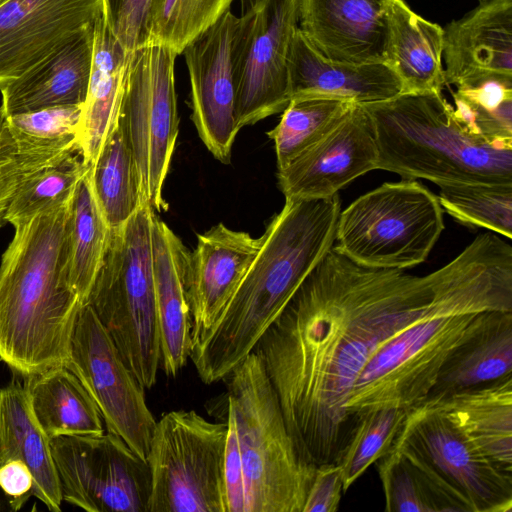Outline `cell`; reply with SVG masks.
Segmentation results:
<instances>
[{"label": "cell", "instance_id": "37", "mask_svg": "<svg viewBox=\"0 0 512 512\" xmlns=\"http://www.w3.org/2000/svg\"><path fill=\"white\" fill-rule=\"evenodd\" d=\"M83 105L56 106L6 116L23 150L68 156L79 148Z\"/></svg>", "mask_w": 512, "mask_h": 512}, {"label": "cell", "instance_id": "42", "mask_svg": "<svg viewBox=\"0 0 512 512\" xmlns=\"http://www.w3.org/2000/svg\"><path fill=\"white\" fill-rule=\"evenodd\" d=\"M343 492L339 465L336 462L318 465L302 512H336Z\"/></svg>", "mask_w": 512, "mask_h": 512}, {"label": "cell", "instance_id": "17", "mask_svg": "<svg viewBox=\"0 0 512 512\" xmlns=\"http://www.w3.org/2000/svg\"><path fill=\"white\" fill-rule=\"evenodd\" d=\"M104 0H0V88L93 26Z\"/></svg>", "mask_w": 512, "mask_h": 512}, {"label": "cell", "instance_id": "8", "mask_svg": "<svg viewBox=\"0 0 512 512\" xmlns=\"http://www.w3.org/2000/svg\"><path fill=\"white\" fill-rule=\"evenodd\" d=\"M443 212L420 182H387L340 211L333 247L362 266L405 270L429 256L445 228Z\"/></svg>", "mask_w": 512, "mask_h": 512}, {"label": "cell", "instance_id": "19", "mask_svg": "<svg viewBox=\"0 0 512 512\" xmlns=\"http://www.w3.org/2000/svg\"><path fill=\"white\" fill-rule=\"evenodd\" d=\"M390 0H297L298 27L322 55L350 63L384 62Z\"/></svg>", "mask_w": 512, "mask_h": 512}, {"label": "cell", "instance_id": "26", "mask_svg": "<svg viewBox=\"0 0 512 512\" xmlns=\"http://www.w3.org/2000/svg\"><path fill=\"white\" fill-rule=\"evenodd\" d=\"M444 29L415 13L404 0L387 6L383 61L399 77L402 93L442 92Z\"/></svg>", "mask_w": 512, "mask_h": 512}, {"label": "cell", "instance_id": "5", "mask_svg": "<svg viewBox=\"0 0 512 512\" xmlns=\"http://www.w3.org/2000/svg\"><path fill=\"white\" fill-rule=\"evenodd\" d=\"M222 380L237 437L244 512H302L317 466L300 455L260 353L254 349Z\"/></svg>", "mask_w": 512, "mask_h": 512}, {"label": "cell", "instance_id": "32", "mask_svg": "<svg viewBox=\"0 0 512 512\" xmlns=\"http://www.w3.org/2000/svg\"><path fill=\"white\" fill-rule=\"evenodd\" d=\"M407 414L408 410L400 407L382 406L356 415L350 437L336 460L344 492L392 449Z\"/></svg>", "mask_w": 512, "mask_h": 512}, {"label": "cell", "instance_id": "22", "mask_svg": "<svg viewBox=\"0 0 512 512\" xmlns=\"http://www.w3.org/2000/svg\"><path fill=\"white\" fill-rule=\"evenodd\" d=\"M151 237L160 368L167 376H176L186 365L192 347L187 297L191 252L156 213Z\"/></svg>", "mask_w": 512, "mask_h": 512}, {"label": "cell", "instance_id": "30", "mask_svg": "<svg viewBox=\"0 0 512 512\" xmlns=\"http://www.w3.org/2000/svg\"><path fill=\"white\" fill-rule=\"evenodd\" d=\"M90 179L109 229L122 226L145 204L134 153L119 110L90 166Z\"/></svg>", "mask_w": 512, "mask_h": 512}, {"label": "cell", "instance_id": "39", "mask_svg": "<svg viewBox=\"0 0 512 512\" xmlns=\"http://www.w3.org/2000/svg\"><path fill=\"white\" fill-rule=\"evenodd\" d=\"M65 158L23 150L0 107V229L7 224L5 216L8 207L24 182L40 169Z\"/></svg>", "mask_w": 512, "mask_h": 512}, {"label": "cell", "instance_id": "3", "mask_svg": "<svg viewBox=\"0 0 512 512\" xmlns=\"http://www.w3.org/2000/svg\"><path fill=\"white\" fill-rule=\"evenodd\" d=\"M70 201L15 226L1 257L0 360L24 379L67 366L85 305L63 275Z\"/></svg>", "mask_w": 512, "mask_h": 512}, {"label": "cell", "instance_id": "40", "mask_svg": "<svg viewBox=\"0 0 512 512\" xmlns=\"http://www.w3.org/2000/svg\"><path fill=\"white\" fill-rule=\"evenodd\" d=\"M451 94L455 116L469 133L491 142L512 145V101L488 111L453 91Z\"/></svg>", "mask_w": 512, "mask_h": 512}, {"label": "cell", "instance_id": "44", "mask_svg": "<svg viewBox=\"0 0 512 512\" xmlns=\"http://www.w3.org/2000/svg\"><path fill=\"white\" fill-rule=\"evenodd\" d=\"M33 476L21 460H10L0 465V490L13 511L20 510L33 496Z\"/></svg>", "mask_w": 512, "mask_h": 512}, {"label": "cell", "instance_id": "29", "mask_svg": "<svg viewBox=\"0 0 512 512\" xmlns=\"http://www.w3.org/2000/svg\"><path fill=\"white\" fill-rule=\"evenodd\" d=\"M34 415L49 439L104 433L101 414L79 379L67 367L25 378Z\"/></svg>", "mask_w": 512, "mask_h": 512}, {"label": "cell", "instance_id": "43", "mask_svg": "<svg viewBox=\"0 0 512 512\" xmlns=\"http://www.w3.org/2000/svg\"><path fill=\"white\" fill-rule=\"evenodd\" d=\"M455 93L480 108L495 111L512 101V78H485L470 85L457 87Z\"/></svg>", "mask_w": 512, "mask_h": 512}, {"label": "cell", "instance_id": "36", "mask_svg": "<svg viewBox=\"0 0 512 512\" xmlns=\"http://www.w3.org/2000/svg\"><path fill=\"white\" fill-rule=\"evenodd\" d=\"M234 0H151L147 43L165 45L178 55L230 10Z\"/></svg>", "mask_w": 512, "mask_h": 512}, {"label": "cell", "instance_id": "16", "mask_svg": "<svg viewBox=\"0 0 512 512\" xmlns=\"http://www.w3.org/2000/svg\"><path fill=\"white\" fill-rule=\"evenodd\" d=\"M373 121L362 104H353L318 140L278 168L285 199L332 197L356 178L377 169Z\"/></svg>", "mask_w": 512, "mask_h": 512}, {"label": "cell", "instance_id": "38", "mask_svg": "<svg viewBox=\"0 0 512 512\" xmlns=\"http://www.w3.org/2000/svg\"><path fill=\"white\" fill-rule=\"evenodd\" d=\"M376 463L386 512H438L429 490L399 451L392 448Z\"/></svg>", "mask_w": 512, "mask_h": 512}, {"label": "cell", "instance_id": "10", "mask_svg": "<svg viewBox=\"0 0 512 512\" xmlns=\"http://www.w3.org/2000/svg\"><path fill=\"white\" fill-rule=\"evenodd\" d=\"M228 422L194 410L156 421L146 462L151 490L147 512H227L225 450Z\"/></svg>", "mask_w": 512, "mask_h": 512}, {"label": "cell", "instance_id": "24", "mask_svg": "<svg viewBox=\"0 0 512 512\" xmlns=\"http://www.w3.org/2000/svg\"><path fill=\"white\" fill-rule=\"evenodd\" d=\"M420 405L445 414L484 457L512 472V375Z\"/></svg>", "mask_w": 512, "mask_h": 512}, {"label": "cell", "instance_id": "33", "mask_svg": "<svg viewBox=\"0 0 512 512\" xmlns=\"http://www.w3.org/2000/svg\"><path fill=\"white\" fill-rule=\"evenodd\" d=\"M443 211L459 223L512 237V183H462L440 186Z\"/></svg>", "mask_w": 512, "mask_h": 512}, {"label": "cell", "instance_id": "15", "mask_svg": "<svg viewBox=\"0 0 512 512\" xmlns=\"http://www.w3.org/2000/svg\"><path fill=\"white\" fill-rule=\"evenodd\" d=\"M239 17L230 10L183 50L191 86L192 120L211 154L229 164L239 132L233 50Z\"/></svg>", "mask_w": 512, "mask_h": 512}, {"label": "cell", "instance_id": "45", "mask_svg": "<svg viewBox=\"0 0 512 512\" xmlns=\"http://www.w3.org/2000/svg\"><path fill=\"white\" fill-rule=\"evenodd\" d=\"M3 496L4 495H3V493L0 490V511H3L5 509Z\"/></svg>", "mask_w": 512, "mask_h": 512}, {"label": "cell", "instance_id": "25", "mask_svg": "<svg viewBox=\"0 0 512 512\" xmlns=\"http://www.w3.org/2000/svg\"><path fill=\"white\" fill-rule=\"evenodd\" d=\"M21 460L33 476V496L48 510L61 511L59 477L49 437L38 423L28 390L17 377L0 388V465Z\"/></svg>", "mask_w": 512, "mask_h": 512}, {"label": "cell", "instance_id": "7", "mask_svg": "<svg viewBox=\"0 0 512 512\" xmlns=\"http://www.w3.org/2000/svg\"><path fill=\"white\" fill-rule=\"evenodd\" d=\"M392 448L419 475L438 512L512 511V472L484 457L439 410H409Z\"/></svg>", "mask_w": 512, "mask_h": 512}, {"label": "cell", "instance_id": "31", "mask_svg": "<svg viewBox=\"0 0 512 512\" xmlns=\"http://www.w3.org/2000/svg\"><path fill=\"white\" fill-rule=\"evenodd\" d=\"M90 166L70 201L63 266L65 282L84 304L101 266L110 231L92 190Z\"/></svg>", "mask_w": 512, "mask_h": 512}, {"label": "cell", "instance_id": "21", "mask_svg": "<svg viewBox=\"0 0 512 512\" xmlns=\"http://www.w3.org/2000/svg\"><path fill=\"white\" fill-rule=\"evenodd\" d=\"M290 100L331 98L354 104L384 101L402 93V83L384 62L350 63L322 55L296 29L288 59Z\"/></svg>", "mask_w": 512, "mask_h": 512}, {"label": "cell", "instance_id": "18", "mask_svg": "<svg viewBox=\"0 0 512 512\" xmlns=\"http://www.w3.org/2000/svg\"><path fill=\"white\" fill-rule=\"evenodd\" d=\"M262 236L219 223L199 234L190 253L187 297L192 344L218 321L256 257Z\"/></svg>", "mask_w": 512, "mask_h": 512}, {"label": "cell", "instance_id": "23", "mask_svg": "<svg viewBox=\"0 0 512 512\" xmlns=\"http://www.w3.org/2000/svg\"><path fill=\"white\" fill-rule=\"evenodd\" d=\"M93 50L94 25L0 88L5 115L84 105Z\"/></svg>", "mask_w": 512, "mask_h": 512}, {"label": "cell", "instance_id": "46", "mask_svg": "<svg viewBox=\"0 0 512 512\" xmlns=\"http://www.w3.org/2000/svg\"><path fill=\"white\" fill-rule=\"evenodd\" d=\"M480 3H485V2H489V1H492V0H478Z\"/></svg>", "mask_w": 512, "mask_h": 512}, {"label": "cell", "instance_id": "27", "mask_svg": "<svg viewBox=\"0 0 512 512\" xmlns=\"http://www.w3.org/2000/svg\"><path fill=\"white\" fill-rule=\"evenodd\" d=\"M508 375H512V310H488L481 324L449 354L424 401Z\"/></svg>", "mask_w": 512, "mask_h": 512}, {"label": "cell", "instance_id": "11", "mask_svg": "<svg viewBox=\"0 0 512 512\" xmlns=\"http://www.w3.org/2000/svg\"><path fill=\"white\" fill-rule=\"evenodd\" d=\"M171 48L146 43L129 52L119 114L137 164L144 203L166 211L163 187L179 133Z\"/></svg>", "mask_w": 512, "mask_h": 512}, {"label": "cell", "instance_id": "1", "mask_svg": "<svg viewBox=\"0 0 512 512\" xmlns=\"http://www.w3.org/2000/svg\"><path fill=\"white\" fill-rule=\"evenodd\" d=\"M512 307V264L494 233L476 236L423 276L354 263L332 247L258 341L257 350L300 455L336 462L356 419L351 389L389 338L439 310Z\"/></svg>", "mask_w": 512, "mask_h": 512}, {"label": "cell", "instance_id": "9", "mask_svg": "<svg viewBox=\"0 0 512 512\" xmlns=\"http://www.w3.org/2000/svg\"><path fill=\"white\" fill-rule=\"evenodd\" d=\"M486 311L439 310L386 340L358 375L346 403L348 412L357 418L374 407L409 411L421 404L449 354L481 324Z\"/></svg>", "mask_w": 512, "mask_h": 512}, {"label": "cell", "instance_id": "12", "mask_svg": "<svg viewBox=\"0 0 512 512\" xmlns=\"http://www.w3.org/2000/svg\"><path fill=\"white\" fill-rule=\"evenodd\" d=\"M297 28V0H253L239 17L233 50L239 129L287 107L288 59Z\"/></svg>", "mask_w": 512, "mask_h": 512}, {"label": "cell", "instance_id": "28", "mask_svg": "<svg viewBox=\"0 0 512 512\" xmlns=\"http://www.w3.org/2000/svg\"><path fill=\"white\" fill-rule=\"evenodd\" d=\"M128 55L111 30L104 6L94 23L92 69L79 132L86 165L96 160L118 114Z\"/></svg>", "mask_w": 512, "mask_h": 512}, {"label": "cell", "instance_id": "2", "mask_svg": "<svg viewBox=\"0 0 512 512\" xmlns=\"http://www.w3.org/2000/svg\"><path fill=\"white\" fill-rule=\"evenodd\" d=\"M341 200L285 199L218 321L189 358L206 384L222 380L256 347L305 278L333 247Z\"/></svg>", "mask_w": 512, "mask_h": 512}, {"label": "cell", "instance_id": "35", "mask_svg": "<svg viewBox=\"0 0 512 512\" xmlns=\"http://www.w3.org/2000/svg\"><path fill=\"white\" fill-rule=\"evenodd\" d=\"M89 166L77 151L34 173L13 197L5 216L7 223L15 227L67 204Z\"/></svg>", "mask_w": 512, "mask_h": 512}, {"label": "cell", "instance_id": "41", "mask_svg": "<svg viewBox=\"0 0 512 512\" xmlns=\"http://www.w3.org/2000/svg\"><path fill=\"white\" fill-rule=\"evenodd\" d=\"M151 0H104L111 30L128 51L147 43V14Z\"/></svg>", "mask_w": 512, "mask_h": 512}, {"label": "cell", "instance_id": "6", "mask_svg": "<svg viewBox=\"0 0 512 512\" xmlns=\"http://www.w3.org/2000/svg\"><path fill=\"white\" fill-rule=\"evenodd\" d=\"M155 211L143 204L110 229L101 266L87 299L140 384H156L160 342L152 262Z\"/></svg>", "mask_w": 512, "mask_h": 512}, {"label": "cell", "instance_id": "4", "mask_svg": "<svg viewBox=\"0 0 512 512\" xmlns=\"http://www.w3.org/2000/svg\"><path fill=\"white\" fill-rule=\"evenodd\" d=\"M373 121L377 169L436 185L512 183V145L469 133L442 92L362 104Z\"/></svg>", "mask_w": 512, "mask_h": 512}, {"label": "cell", "instance_id": "14", "mask_svg": "<svg viewBox=\"0 0 512 512\" xmlns=\"http://www.w3.org/2000/svg\"><path fill=\"white\" fill-rule=\"evenodd\" d=\"M66 367L95 402L108 432L146 460L156 420L146 403L145 388L88 304L78 314Z\"/></svg>", "mask_w": 512, "mask_h": 512}, {"label": "cell", "instance_id": "34", "mask_svg": "<svg viewBox=\"0 0 512 512\" xmlns=\"http://www.w3.org/2000/svg\"><path fill=\"white\" fill-rule=\"evenodd\" d=\"M354 103L331 98H293L269 132L281 168L327 132Z\"/></svg>", "mask_w": 512, "mask_h": 512}, {"label": "cell", "instance_id": "20", "mask_svg": "<svg viewBox=\"0 0 512 512\" xmlns=\"http://www.w3.org/2000/svg\"><path fill=\"white\" fill-rule=\"evenodd\" d=\"M444 29L445 84L512 78V0H492Z\"/></svg>", "mask_w": 512, "mask_h": 512}, {"label": "cell", "instance_id": "13", "mask_svg": "<svg viewBox=\"0 0 512 512\" xmlns=\"http://www.w3.org/2000/svg\"><path fill=\"white\" fill-rule=\"evenodd\" d=\"M63 501L88 512H147L150 469L113 433L50 440Z\"/></svg>", "mask_w": 512, "mask_h": 512}]
</instances>
